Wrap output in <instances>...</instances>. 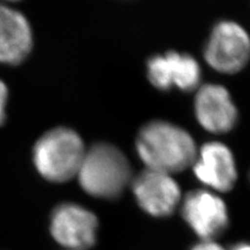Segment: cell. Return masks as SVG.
I'll list each match as a JSON object with an SVG mask.
<instances>
[{
  "label": "cell",
  "mask_w": 250,
  "mask_h": 250,
  "mask_svg": "<svg viewBox=\"0 0 250 250\" xmlns=\"http://www.w3.org/2000/svg\"><path fill=\"white\" fill-rule=\"evenodd\" d=\"M190 250H226L221 244L216 241H199L198 243L194 244Z\"/></svg>",
  "instance_id": "13"
},
{
  "label": "cell",
  "mask_w": 250,
  "mask_h": 250,
  "mask_svg": "<svg viewBox=\"0 0 250 250\" xmlns=\"http://www.w3.org/2000/svg\"><path fill=\"white\" fill-rule=\"evenodd\" d=\"M203 56L216 71L237 73L250 60V37L245 28L236 22H219L209 35Z\"/></svg>",
  "instance_id": "4"
},
{
  "label": "cell",
  "mask_w": 250,
  "mask_h": 250,
  "mask_svg": "<svg viewBox=\"0 0 250 250\" xmlns=\"http://www.w3.org/2000/svg\"><path fill=\"white\" fill-rule=\"evenodd\" d=\"M181 215L201 241H216L229 226V214L223 199L210 190H194L185 195Z\"/></svg>",
  "instance_id": "5"
},
{
  "label": "cell",
  "mask_w": 250,
  "mask_h": 250,
  "mask_svg": "<svg viewBox=\"0 0 250 250\" xmlns=\"http://www.w3.org/2000/svg\"><path fill=\"white\" fill-rule=\"evenodd\" d=\"M249 181H250V171H249Z\"/></svg>",
  "instance_id": "15"
},
{
  "label": "cell",
  "mask_w": 250,
  "mask_h": 250,
  "mask_svg": "<svg viewBox=\"0 0 250 250\" xmlns=\"http://www.w3.org/2000/svg\"><path fill=\"white\" fill-rule=\"evenodd\" d=\"M132 193L141 209L155 218H167L182 202V191L173 176L145 169L132 178Z\"/></svg>",
  "instance_id": "7"
},
{
  "label": "cell",
  "mask_w": 250,
  "mask_h": 250,
  "mask_svg": "<svg viewBox=\"0 0 250 250\" xmlns=\"http://www.w3.org/2000/svg\"><path fill=\"white\" fill-rule=\"evenodd\" d=\"M147 77L154 88L169 91L177 88L192 92L200 87L201 68L198 62L188 53L168 51L148 59Z\"/></svg>",
  "instance_id": "8"
},
{
  "label": "cell",
  "mask_w": 250,
  "mask_h": 250,
  "mask_svg": "<svg viewBox=\"0 0 250 250\" xmlns=\"http://www.w3.org/2000/svg\"><path fill=\"white\" fill-rule=\"evenodd\" d=\"M76 176L84 192L103 199L118 198L132 181L127 158L109 143L94 144L85 150Z\"/></svg>",
  "instance_id": "2"
},
{
  "label": "cell",
  "mask_w": 250,
  "mask_h": 250,
  "mask_svg": "<svg viewBox=\"0 0 250 250\" xmlns=\"http://www.w3.org/2000/svg\"><path fill=\"white\" fill-rule=\"evenodd\" d=\"M230 250H250V242H240L234 244Z\"/></svg>",
  "instance_id": "14"
},
{
  "label": "cell",
  "mask_w": 250,
  "mask_h": 250,
  "mask_svg": "<svg viewBox=\"0 0 250 250\" xmlns=\"http://www.w3.org/2000/svg\"><path fill=\"white\" fill-rule=\"evenodd\" d=\"M9 96L6 85L3 82L0 81V125H2L5 120V105Z\"/></svg>",
  "instance_id": "12"
},
{
  "label": "cell",
  "mask_w": 250,
  "mask_h": 250,
  "mask_svg": "<svg viewBox=\"0 0 250 250\" xmlns=\"http://www.w3.org/2000/svg\"><path fill=\"white\" fill-rule=\"evenodd\" d=\"M33 153L39 173L49 182L65 183L77 175L85 148L77 132L57 127L37 141Z\"/></svg>",
  "instance_id": "3"
},
{
  "label": "cell",
  "mask_w": 250,
  "mask_h": 250,
  "mask_svg": "<svg viewBox=\"0 0 250 250\" xmlns=\"http://www.w3.org/2000/svg\"><path fill=\"white\" fill-rule=\"evenodd\" d=\"M192 168L198 181L215 193L229 192L237 183L234 156L228 146L218 141L201 146Z\"/></svg>",
  "instance_id": "9"
},
{
  "label": "cell",
  "mask_w": 250,
  "mask_h": 250,
  "mask_svg": "<svg viewBox=\"0 0 250 250\" xmlns=\"http://www.w3.org/2000/svg\"><path fill=\"white\" fill-rule=\"evenodd\" d=\"M194 113L201 126L213 134H225L236 126L239 115L228 89L206 83L196 90Z\"/></svg>",
  "instance_id": "10"
},
{
  "label": "cell",
  "mask_w": 250,
  "mask_h": 250,
  "mask_svg": "<svg viewBox=\"0 0 250 250\" xmlns=\"http://www.w3.org/2000/svg\"><path fill=\"white\" fill-rule=\"evenodd\" d=\"M99 222L96 215L72 202L53 208L49 231L53 240L67 250H87L97 242Z\"/></svg>",
  "instance_id": "6"
},
{
  "label": "cell",
  "mask_w": 250,
  "mask_h": 250,
  "mask_svg": "<svg viewBox=\"0 0 250 250\" xmlns=\"http://www.w3.org/2000/svg\"><path fill=\"white\" fill-rule=\"evenodd\" d=\"M33 47V33L25 16L0 4V62L17 65Z\"/></svg>",
  "instance_id": "11"
},
{
  "label": "cell",
  "mask_w": 250,
  "mask_h": 250,
  "mask_svg": "<svg viewBox=\"0 0 250 250\" xmlns=\"http://www.w3.org/2000/svg\"><path fill=\"white\" fill-rule=\"evenodd\" d=\"M136 149L146 169L170 175L192 167L198 151L189 132L165 120L144 124L138 132Z\"/></svg>",
  "instance_id": "1"
}]
</instances>
